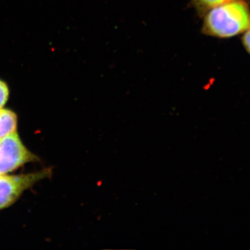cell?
Segmentation results:
<instances>
[{"instance_id":"1","label":"cell","mask_w":250,"mask_h":250,"mask_svg":"<svg viewBox=\"0 0 250 250\" xmlns=\"http://www.w3.org/2000/svg\"><path fill=\"white\" fill-rule=\"evenodd\" d=\"M202 17V34L218 39H229L250 27V9L244 0L219 5Z\"/></svg>"},{"instance_id":"7","label":"cell","mask_w":250,"mask_h":250,"mask_svg":"<svg viewBox=\"0 0 250 250\" xmlns=\"http://www.w3.org/2000/svg\"><path fill=\"white\" fill-rule=\"evenodd\" d=\"M243 44L245 48L250 54V27L249 29L246 31L243 37Z\"/></svg>"},{"instance_id":"2","label":"cell","mask_w":250,"mask_h":250,"mask_svg":"<svg viewBox=\"0 0 250 250\" xmlns=\"http://www.w3.org/2000/svg\"><path fill=\"white\" fill-rule=\"evenodd\" d=\"M51 174L50 169H45L34 173L0 175V209L12 205L23 192L42 179L50 177Z\"/></svg>"},{"instance_id":"4","label":"cell","mask_w":250,"mask_h":250,"mask_svg":"<svg viewBox=\"0 0 250 250\" xmlns=\"http://www.w3.org/2000/svg\"><path fill=\"white\" fill-rule=\"evenodd\" d=\"M17 116L14 112L0 108V139L16 132Z\"/></svg>"},{"instance_id":"5","label":"cell","mask_w":250,"mask_h":250,"mask_svg":"<svg viewBox=\"0 0 250 250\" xmlns=\"http://www.w3.org/2000/svg\"><path fill=\"white\" fill-rule=\"evenodd\" d=\"M238 0H190V4L193 6L199 16H204L210 9H213L219 5Z\"/></svg>"},{"instance_id":"6","label":"cell","mask_w":250,"mask_h":250,"mask_svg":"<svg viewBox=\"0 0 250 250\" xmlns=\"http://www.w3.org/2000/svg\"><path fill=\"white\" fill-rule=\"evenodd\" d=\"M9 88L5 82L0 80V108L3 107L9 98Z\"/></svg>"},{"instance_id":"3","label":"cell","mask_w":250,"mask_h":250,"mask_svg":"<svg viewBox=\"0 0 250 250\" xmlns=\"http://www.w3.org/2000/svg\"><path fill=\"white\" fill-rule=\"evenodd\" d=\"M38 160L23 145L17 133L0 139V175L16 170L27 163Z\"/></svg>"}]
</instances>
